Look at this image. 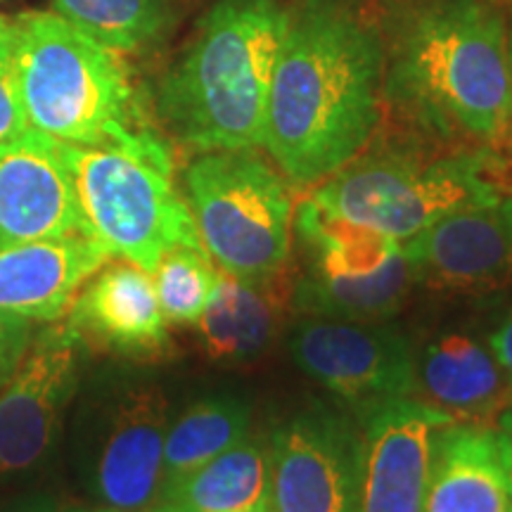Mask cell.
Here are the masks:
<instances>
[{
	"mask_svg": "<svg viewBox=\"0 0 512 512\" xmlns=\"http://www.w3.org/2000/svg\"><path fill=\"white\" fill-rule=\"evenodd\" d=\"M72 233L91 235L60 140L29 128L0 145V249Z\"/></svg>",
	"mask_w": 512,
	"mask_h": 512,
	"instance_id": "cell-14",
	"label": "cell"
},
{
	"mask_svg": "<svg viewBox=\"0 0 512 512\" xmlns=\"http://www.w3.org/2000/svg\"><path fill=\"white\" fill-rule=\"evenodd\" d=\"M88 233L112 256L155 271L171 247H202L174 185L169 145L150 128L102 145L60 143Z\"/></svg>",
	"mask_w": 512,
	"mask_h": 512,
	"instance_id": "cell-5",
	"label": "cell"
},
{
	"mask_svg": "<svg viewBox=\"0 0 512 512\" xmlns=\"http://www.w3.org/2000/svg\"><path fill=\"white\" fill-rule=\"evenodd\" d=\"M53 8L124 55L157 46L176 19V0H53Z\"/></svg>",
	"mask_w": 512,
	"mask_h": 512,
	"instance_id": "cell-23",
	"label": "cell"
},
{
	"mask_svg": "<svg viewBox=\"0 0 512 512\" xmlns=\"http://www.w3.org/2000/svg\"><path fill=\"white\" fill-rule=\"evenodd\" d=\"M494 422L496 427H491V430H494L498 456H501L505 484H508V496L512 503V406L505 408Z\"/></svg>",
	"mask_w": 512,
	"mask_h": 512,
	"instance_id": "cell-27",
	"label": "cell"
},
{
	"mask_svg": "<svg viewBox=\"0 0 512 512\" xmlns=\"http://www.w3.org/2000/svg\"><path fill=\"white\" fill-rule=\"evenodd\" d=\"M152 273L166 323H197L219 278L204 247L166 249Z\"/></svg>",
	"mask_w": 512,
	"mask_h": 512,
	"instance_id": "cell-24",
	"label": "cell"
},
{
	"mask_svg": "<svg viewBox=\"0 0 512 512\" xmlns=\"http://www.w3.org/2000/svg\"><path fill=\"white\" fill-rule=\"evenodd\" d=\"M31 337H34V328H31L29 318L0 311V387L15 373Z\"/></svg>",
	"mask_w": 512,
	"mask_h": 512,
	"instance_id": "cell-26",
	"label": "cell"
},
{
	"mask_svg": "<svg viewBox=\"0 0 512 512\" xmlns=\"http://www.w3.org/2000/svg\"><path fill=\"white\" fill-rule=\"evenodd\" d=\"M287 8L278 0H216L157 88V112L197 152L264 147L266 107Z\"/></svg>",
	"mask_w": 512,
	"mask_h": 512,
	"instance_id": "cell-3",
	"label": "cell"
},
{
	"mask_svg": "<svg viewBox=\"0 0 512 512\" xmlns=\"http://www.w3.org/2000/svg\"><path fill=\"white\" fill-rule=\"evenodd\" d=\"M57 512H107L102 508H67V510H57Z\"/></svg>",
	"mask_w": 512,
	"mask_h": 512,
	"instance_id": "cell-33",
	"label": "cell"
},
{
	"mask_svg": "<svg viewBox=\"0 0 512 512\" xmlns=\"http://www.w3.org/2000/svg\"><path fill=\"white\" fill-rule=\"evenodd\" d=\"M67 325L81 344L117 356L155 358L171 347L150 273L126 259L105 264L81 287Z\"/></svg>",
	"mask_w": 512,
	"mask_h": 512,
	"instance_id": "cell-16",
	"label": "cell"
},
{
	"mask_svg": "<svg viewBox=\"0 0 512 512\" xmlns=\"http://www.w3.org/2000/svg\"><path fill=\"white\" fill-rule=\"evenodd\" d=\"M494 3H496V5H501V8H503V10H508V12L512 10V0H494Z\"/></svg>",
	"mask_w": 512,
	"mask_h": 512,
	"instance_id": "cell-34",
	"label": "cell"
},
{
	"mask_svg": "<svg viewBox=\"0 0 512 512\" xmlns=\"http://www.w3.org/2000/svg\"><path fill=\"white\" fill-rule=\"evenodd\" d=\"M292 285L285 273L268 280H240L219 273L216 287L204 306L200 337L209 358L219 363L252 361L278 332Z\"/></svg>",
	"mask_w": 512,
	"mask_h": 512,
	"instance_id": "cell-20",
	"label": "cell"
},
{
	"mask_svg": "<svg viewBox=\"0 0 512 512\" xmlns=\"http://www.w3.org/2000/svg\"><path fill=\"white\" fill-rule=\"evenodd\" d=\"M249 425L252 411L238 396H209L185 408L166 430L164 494L211 458L247 439Z\"/></svg>",
	"mask_w": 512,
	"mask_h": 512,
	"instance_id": "cell-22",
	"label": "cell"
},
{
	"mask_svg": "<svg viewBox=\"0 0 512 512\" xmlns=\"http://www.w3.org/2000/svg\"><path fill=\"white\" fill-rule=\"evenodd\" d=\"M496 152V178L503 195L512 197V131L501 143L494 145Z\"/></svg>",
	"mask_w": 512,
	"mask_h": 512,
	"instance_id": "cell-29",
	"label": "cell"
},
{
	"mask_svg": "<svg viewBox=\"0 0 512 512\" xmlns=\"http://www.w3.org/2000/svg\"><path fill=\"white\" fill-rule=\"evenodd\" d=\"M413 278L437 290L489 294L512 287V197L444 216L403 245Z\"/></svg>",
	"mask_w": 512,
	"mask_h": 512,
	"instance_id": "cell-12",
	"label": "cell"
},
{
	"mask_svg": "<svg viewBox=\"0 0 512 512\" xmlns=\"http://www.w3.org/2000/svg\"><path fill=\"white\" fill-rule=\"evenodd\" d=\"M415 389L422 403L467 425H489L512 406V387L491 349L465 332L427 342L415 356Z\"/></svg>",
	"mask_w": 512,
	"mask_h": 512,
	"instance_id": "cell-18",
	"label": "cell"
},
{
	"mask_svg": "<svg viewBox=\"0 0 512 512\" xmlns=\"http://www.w3.org/2000/svg\"><path fill=\"white\" fill-rule=\"evenodd\" d=\"M268 448L275 512H361L363 437L342 413L318 406L294 415Z\"/></svg>",
	"mask_w": 512,
	"mask_h": 512,
	"instance_id": "cell-10",
	"label": "cell"
},
{
	"mask_svg": "<svg viewBox=\"0 0 512 512\" xmlns=\"http://www.w3.org/2000/svg\"><path fill=\"white\" fill-rule=\"evenodd\" d=\"M12 46V22H5L0 17V48H8Z\"/></svg>",
	"mask_w": 512,
	"mask_h": 512,
	"instance_id": "cell-30",
	"label": "cell"
},
{
	"mask_svg": "<svg viewBox=\"0 0 512 512\" xmlns=\"http://www.w3.org/2000/svg\"><path fill=\"white\" fill-rule=\"evenodd\" d=\"M247 512H275V510H273V505L268 503V505H261V508H254V510H247Z\"/></svg>",
	"mask_w": 512,
	"mask_h": 512,
	"instance_id": "cell-35",
	"label": "cell"
},
{
	"mask_svg": "<svg viewBox=\"0 0 512 512\" xmlns=\"http://www.w3.org/2000/svg\"><path fill=\"white\" fill-rule=\"evenodd\" d=\"M384 112L380 24L356 0L287 8L264 147L297 188L323 183L373 140Z\"/></svg>",
	"mask_w": 512,
	"mask_h": 512,
	"instance_id": "cell-1",
	"label": "cell"
},
{
	"mask_svg": "<svg viewBox=\"0 0 512 512\" xmlns=\"http://www.w3.org/2000/svg\"><path fill=\"white\" fill-rule=\"evenodd\" d=\"M185 195L204 252L223 273L240 280L285 273L292 195L256 150L200 152L185 169Z\"/></svg>",
	"mask_w": 512,
	"mask_h": 512,
	"instance_id": "cell-7",
	"label": "cell"
},
{
	"mask_svg": "<svg viewBox=\"0 0 512 512\" xmlns=\"http://www.w3.org/2000/svg\"><path fill=\"white\" fill-rule=\"evenodd\" d=\"M425 512H512L489 425L451 422L434 434Z\"/></svg>",
	"mask_w": 512,
	"mask_h": 512,
	"instance_id": "cell-19",
	"label": "cell"
},
{
	"mask_svg": "<svg viewBox=\"0 0 512 512\" xmlns=\"http://www.w3.org/2000/svg\"><path fill=\"white\" fill-rule=\"evenodd\" d=\"M290 354L306 375L351 403L358 418L415 392V351L380 320L309 316L294 328Z\"/></svg>",
	"mask_w": 512,
	"mask_h": 512,
	"instance_id": "cell-9",
	"label": "cell"
},
{
	"mask_svg": "<svg viewBox=\"0 0 512 512\" xmlns=\"http://www.w3.org/2000/svg\"><path fill=\"white\" fill-rule=\"evenodd\" d=\"M112 254L86 233L0 249V311L55 323Z\"/></svg>",
	"mask_w": 512,
	"mask_h": 512,
	"instance_id": "cell-17",
	"label": "cell"
},
{
	"mask_svg": "<svg viewBox=\"0 0 512 512\" xmlns=\"http://www.w3.org/2000/svg\"><path fill=\"white\" fill-rule=\"evenodd\" d=\"M503 197L496 178L494 145L441 143L387 145L349 164L316 185L318 207L408 240L453 211Z\"/></svg>",
	"mask_w": 512,
	"mask_h": 512,
	"instance_id": "cell-6",
	"label": "cell"
},
{
	"mask_svg": "<svg viewBox=\"0 0 512 512\" xmlns=\"http://www.w3.org/2000/svg\"><path fill=\"white\" fill-rule=\"evenodd\" d=\"M489 349L512 387V311L501 323V328L489 337Z\"/></svg>",
	"mask_w": 512,
	"mask_h": 512,
	"instance_id": "cell-28",
	"label": "cell"
},
{
	"mask_svg": "<svg viewBox=\"0 0 512 512\" xmlns=\"http://www.w3.org/2000/svg\"><path fill=\"white\" fill-rule=\"evenodd\" d=\"M508 62H510V79H512V10L508 12Z\"/></svg>",
	"mask_w": 512,
	"mask_h": 512,
	"instance_id": "cell-32",
	"label": "cell"
},
{
	"mask_svg": "<svg viewBox=\"0 0 512 512\" xmlns=\"http://www.w3.org/2000/svg\"><path fill=\"white\" fill-rule=\"evenodd\" d=\"M271 489V448L247 437L171 486L162 501L190 512H247L271 503Z\"/></svg>",
	"mask_w": 512,
	"mask_h": 512,
	"instance_id": "cell-21",
	"label": "cell"
},
{
	"mask_svg": "<svg viewBox=\"0 0 512 512\" xmlns=\"http://www.w3.org/2000/svg\"><path fill=\"white\" fill-rule=\"evenodd\" d=\"M12 60L29 126L72 145H102L145 126L124 53L57 12L12 22Z\"/></svg>",
	"mask_w": 512,
	"mask_h": 512,
	"instance_id": "cell-4",
	"label": "cell"
},
{
	"mask_svg": "<svg viewBox=\"0 0 512 512\" xmlns=\"http://www.w3.org/2000/svg\"><path fill=\"white\" fill-rule=\"evenodd\" d=\"M29 128L15 60H12V46L0 48V145L19 138Z\"/></svg>",
	"mask_w": 512,
	"mask_h": 512,
	"instance_id": "cell-25",
	"label": "cell"
},
{
	"mask_svg": "<svg viewBox=\"0 0 512 512\" xmlns=\"http://www.w3.org/2000/svg\"><path fill=\"white\" fill-rule=\"evenodd\" d=\"M166 430V403L155 389L126 392L102 415L88 475L102 510L150 512L162 503Z\"/></svg>",
	"mask_w": 512,
	"mask_h": 512,
	"instance_id": "cell-13",
	"label": "cell"
},
{
	"mask_svg": "<svg viewBox=\"0 0 512 512\" xmlns=\"http://www.w3.org/2000/svg\"><path fill=\"white\" fill-rule=\"evenodd\" d=\"M384 105L422 136L498 145L512 131L508 15L494 0H392Z\"/></svg>",
	"mask_w": 512,
	"mask_h": 512,
	"instance_id": "cell-2",
	"label": "cell"
},
{
	"mask_svg": "<svg viewBox=\"0 0 512 512\" xmlns=\"http://www.w3.org/2000/svg\"><path fill=\"white\" fill-rule=\"evenodd\" d=\"M79 337L67 323L34 332L22 361L0 387V475L38 465L79 375Z\"/></svg>",
	"mask_w": 512,
	"mask_h": 512,
	"instance_id": "cell-11",
	"label": "cell"
},
{
	"mask_svg": "<svg viewBox=\"0 0 512 512\" xmlns=\"http://www.w3.org/2000/svg\"><path fill=\"white\" fill-rule=\"evenodd\" d=\"M150 512H190L188 508H183L181 503H174V501H162L157 503L155 508H152Z\"/></svg>",
	"mask_w": 512,
	"mask_h": 512,
	"instance_id": "cell-31",
	"label": "cell"
},
{
	"mask_svg": "<svg viewBox=\"0 0 512 512\" xmlns=\"http://www.w3.org/2000/svg\"><path fill=\"white\" fill-rule=\"evenodd\" d=\"M361 420V512H425L434 434L453 420L411 396Z\"/></svg>",
	"mask_w": 512,
	"mask_h": 512,
	"instance_id": "cell-15",
	"label": "cell"
},
{
	"mask_svg": "<svg viewBox=\"0 0 512 512\" xmlns=\"http://www.w3.org/2000/svg\"><path fill=\"white\" fill-rule=\"evenodd\" d=\"M304 273L292 306L313 318L382 320L394 316L413 285L403 242L358 226L304 197L292 211Z\"/></svg>",
	"mask_w": 512,
	"mask_h": 512,
	"instance_id": "cell-8",
	"label": "cell"
}]
</instances>
